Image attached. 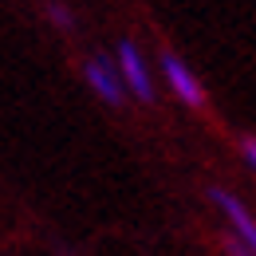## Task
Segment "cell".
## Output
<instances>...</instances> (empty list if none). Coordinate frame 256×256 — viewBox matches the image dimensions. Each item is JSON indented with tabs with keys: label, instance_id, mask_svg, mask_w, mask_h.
Wrapping results in <instances>:
<instances>
[{
	"label": "cell",
	"instance_id": "cell-5",
	"mask_svg": "<svg viewBox=\"0 0 256 256\" xmlns=\"http://www.w3.org/2000/svg\"><path fill=\"white\" fill-rule=\"evenodd\" d=\"M52 24H56V28H64V32H71V24H75V20H71V12H67L64 4H52Z\"/></svg>",
	"mask_w": 256,
	"mask_h": 256
},
{
	"label": "cell",
	"instance_id": "cell-3",
	"mask_svg": "<svg viewBox=\"0 0 256 256\" xmlns=\"http://www.w3.org/2000/svg\"><path fill=\"white\" fill-rule=\"evenodd\" d=\"M158 67H162V75H166V83H170V91L182 98L186 106H201V102H205V87L197 83V75H193V71L182 64L174 52H162V56H158Z\"/></svg>",
	"mask_w": 256,
	"mask_h": 256
},
{
	"label": "cell",
	"instance_id": "cell-7",
	"mask_svg": "<svg viewBox=\"0 0 256 256\" xmlns=\"http://www.w3.org/2000/svg\"><path fill=\"white\" fill-rule=\"evenodd\" d=\"M240 150H244V162L256 170V138H244V146H240Z\"/></svg>",
	"mask_w": 256,
	"mask_h": 256
},
{
	"label": "cell",
	"instance_id": "cell-2",
	"mask_svg": "<svg viewBox=\"0 0 256 256\" xmlns=\"http://www.w3.org/2000/svg\"><path fill=\"white\" fill-rule=\"evenodd\" d=\"M209 201H213V205L224 213V221L232 224V236H236V240H240V244L256 256V217L248 213V205H244L240 197H232V193L217 190V186L209 190Z\"/></svg>",
	"mask_w": 256,
	"mask_h": 256
},
{
	"label": "cell",
	"instance_id": "cell-6",
	"mask_svg": "<svg viewBox=\"0 0 256 256\" xmlns=\"http://www.w3.org/2000/svg\"><path fill=\"white\" fill-rule=\"evenodd\" d=\"M224 252H228V256H252L240 240H236V236H228V240H224Z\"/></svg>",
	"mask_w": 256,
	"mask_h": 256
},
{
	"label": "cell",
	"instance_id": "cell-1",
	"mask_svg": "<svg viewBox=\"0 0 256 256\" xmlns=\"http://www.w3.org/2000/svg\"><path fill=\"white\" fill-rule=\"evenodd\" d=\"M114 67H118V79H122V87L134 91L138 102H154V79H150V67L142 60V52L134 48V40H122L118 48H114Z\"/></svg>",
	"mask_w": 256,
	"mask_h": 256
},
{
	"label": "cell",
	"instance_id": "cell-4",
	"mask_svg": "<svg viewBox=\"0 0 256 256\" xmlns=\"http://www.w3.org/2000/svg\"><path fill=\"white\" fill-rule=\"evenodd\" d=\"M83 75H87L91 91H95L102 102H110V106H122V102H126V87H122V79H118V67L110 64V60L91 56V60H87V67H83Z\"/></svg>",
	"mask_w": 256,
	"mask_h": 256
}]
</instances>
